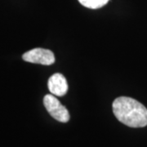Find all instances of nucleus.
Returning a JSON list of instances; mask_svg holds the SVG:
<instances>
[{"instance_id":"obj_1","label":"nucleus","mask_w":147,"mask_h":147,"mask_svg":"<svg viewBox=\"0 0 147 147\" xmlns=\"http://www.w3.org/2000/svg\"><path fill=\"white\" fill-rule=\"evenodd\" d=\"M113 112L117 119L131 127H143L147 125V109L137 100L120 96L113 102Z\"/></svg>"},{"instance_id":"obj_2","label":"nucleus","mask_w":147,"mask_h":147,"mask_svg":"<svg viewBox=\"0 0 147 147\" xmlns=\"http://www.w3.org/2000/svg\"><path fill=\"white\" fill-rule=\"evenodd\" d=\"M43 104L50 115L56 120L61 123H67L69 120L68 110L54 96V95H46L43 98Z\"/></svg>"},{"instance_id":"obj_3","label":"nucleus","mask_w":147,"mask_h":147,"mask_svg":"<svg viewBox=\"0 0 147 147\" xmlns=\"http://www.w3.org/2000/svg\"><path fill=\"white\" fill-rule=\"evenodd\" d=\"M22 59L30 63L40 64L43 65H50L55 62L54 53L48 49L44 48H34L23 54Z\"/></svg>"},{"instance_id":"obj_4","label":"nucleus","mask_w":147,"mask_h":147,"mask_svg":"<svg viewBox=\"0 0 147 147\" xmlns=\"http://www.w3.org/2000/svg\"><path fill=\"white\" fill-rule=\"evenodd\" d=\"M47 86L50 92L57 96H62L68 91V84L63 74L60 73L54 74L47 82Z\"/></svg>"},{"instance_id":"obj_5","label":"nucleus","mask_w":147,"mask_h":147,"mask_svg":"<svg viewBox=\"0 0 147 147\" xmlns=\"http://www.w3.org/2000/svg\"><path fill=\"white\" fill-rule=\"evenodd\" d=\"M84 7L91 9H97L104 7L110 0H78Z\"/></svg>"}]
</instances>
